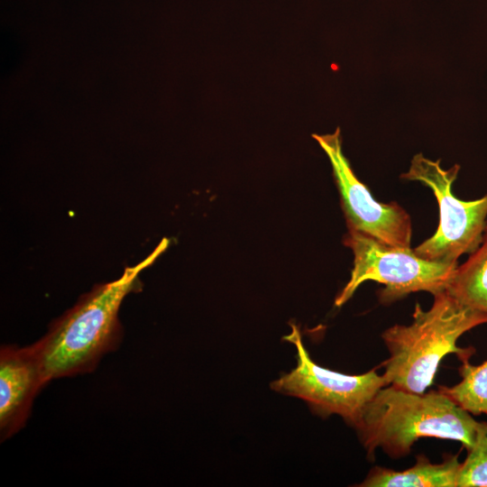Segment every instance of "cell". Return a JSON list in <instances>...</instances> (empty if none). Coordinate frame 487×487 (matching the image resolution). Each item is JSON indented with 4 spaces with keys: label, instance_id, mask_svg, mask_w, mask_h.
Returning a JSON list of instances; mask_svg holds the SVG:
<instances>
[{
    "label": "cell",
    "instance_id": "cell-2",
    "mask_svg": "<svg viewBox=\"0 0 487 487\" xmlns=\"http://www.w3.org/2000/svg\"><path fill=\"white\" fill-rule=\"evenodd\" d=\"M434 296L428 309L415 304L409 325H394L381 334L390 353L381 364L387 385L423 393L433 383L442 359L455 354L463 362L474 349L462 348L458 339L487 324V316L459 301L447 289Z\"/></svg>",
    "mask_w": 487,
    "mask_h": 487
},
{
    "label": "cell",
    "instance_id": "cell-10",
    "mask_svg": "<svg viewBox=\"0 0 487 487\" xmlns=\"http://www.w3.org/2000/svg\"><path fill=\"white\" fill-rule=\"evenodd\" d=\"M447 290L464 305L487 316V225L481 244L457 266Z\"/></svg>",
    "mask_w": 487,
    "mask_h": 487
},
{
    "label": "cell",
    "instance_id": "cell-12",
    "mask_svg": "<svg viewBox=\"0 0 487 487\" xmlns=\"http://www.w3.org/2000/svg\"><path fill=\"white\" fill-rule=\"evenodd\" d=\"M456 487H487V421H478L473 445L461 464Z\"/></svg>",
    "mask_w": 487,
    "mask_h": 487
},
{
    "label": "cell",
    "instance_id": "cell-4",
    "mask_svg": "<svg viewBox=\"0 0 487 487\" xmlns=\"http://www.w3.org/2000/svg\"><path fill=\"white\" fill-rule=\"evenodd\" d=\"M344 244L354 254L351 277L335 299L341 307L364 281L383 285L380 302L391 304L417 291L432 295L448 289L457 264L432 262L416 255L413 249L382 243L359 231L348 229Z\"/></svg>",
    "mask_w": 487,
    "mask_h": 487
},
{
    "label": "cell",
    "instance_id": "cell-5",
    "mask_svg": "<svg viewBox=\"0 0 487 487\" xmlns=\"http://www.w3.org/2000/svg\"><path fill=\"white\" fill-rule=\"evenodd\" d=\"M459 170L458 164L444 170L440 160L434 161L419 153L401 175L404 179L419 181L431 188L438 204L436 233L413 249L422 259L457 264L460 256L472 253L482 240L487 225V194L473 200L457 198L452 186Z\"/></svg>",
    "mask_w": 487,
    "mask_h": 487
},
{
    "label": "cell",
    "instance_id": "cell-11",
    "mask_svg": "<svg viewBox=\"0 0 487 487\" xmlns=\"http://www.w3.org/2000/svg\"><path fill=\"white\" fill-rule=\"evenodd\" d=\"M461 381L452 387L438 390L472 415L487 416V360L478 365L462 362L458 369Z\"/></svg>",
    "mask_w": 487,
    "mask_h": 487
},
{
    "label": "cell",
    "instance_id": "cell-6",
    "mask_svg": "<svg viewBox=\"0 0 487 487\" xmlns=\"http://www.w3.org/2000/svg\"><path fill=\"white\" fill-rule=\"evenodd\" d=\"M284 339L297 349V365L271 382L273 391L304 400L317 415H339L357 426L367 404L387 386L383 375L372 368L362 374H345L316 363L307 351L296 325Z\"/></svg>",
    "mask_w": 487,
    "mask_h": 487
},
{
    "label": "cell",
    "instance_id": "cell-8",
    "mask_svg": "<svg viewBox=\"0 0 487 487\" xmlns=\"http://www.w3.org/2000/svg\"><path fill=\"white\" fill-rule=\"evenodd\" d=\"M46 383L32 349L5 346L0 354V429L2 439L22 427L32 400Z\"/></svg>",
    "mask_w": 487,
    "mask_h": 487
},
{
    "label": "cell",
    "instance_id": "cell-3",
    "mask_svg": "<svg viewBox=\"0 0 487 487\" xmlns=\"http://www.w3.org/2000/svg\"><path fill=\"white\" fill-rule=\"evenodd\" d=\"M477 422L439 390L416 393L387 385L367 404L355 429L369 458L378 448L400 458L427 436L458 441L468 450Z\"/></svg>",
    "mask_w": 487,
    "mask_h": 487
},
{
    "label": "cell",
    "instance_id": "cell-9",
    "mask_svg": "<svg viewBox=\"0 0 487 487\" xmlns=\"http://www.w3.org/2000/svg\"><path fill=\"white\" fill-rule=\"evenodd\" d=\"M458 455H445L434 464L424 455L416 456L413 466L403 470L374 466L358 486L361 487H456L461 468Z\"/></svg>",
    "mask_w": 487,
    "mask_h": 487
},
{
    "label": "cell",
    "instance_id": "cell-1",
    "mask_svg": "<svg viewBox=\"0 0 487 487\" xmlns=\"http://www.w3.org/2000/svg\"><path fill=\"white\" fill-rule=\"evenodd\" d=\"M168 246L163 239L153 252L134 266L124 269L117 280L99 285L51 327L32 349L46 382L91 369L118 338V311L135 287L140 272Z\"/></svg>",
    "mask_w": 487,
    "mask_h": 487
},
{
    "label": "cell",
    "instance_id": "cell-7",
    "mask_svg": "<svg viewBox=\"0 0 487 487\" xmlns=\"http://www.w3.org/2000/svg\"><path fill=\"white\" fill-rule=\"evenodd\" d=\"M330 161L348 229L359 231L387 244L411 248L412 225L397 202L381 203L354 174L342 150L340 129L312 134Z\"/></svg>",
    "mask_w": 487,
    "mask_h": 487
}]
</instances>
